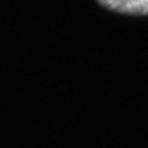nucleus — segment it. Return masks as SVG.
Wrapping results in <instances>:
<instances>
[{"label": "nucleus", "instance_id": "f257e3e1", "mask_svg": "<svg viewBox=\"0 0 148 148\" xmlns=\"http://www.w3.org/2000/svg\"><path fill=\"white\" fill-rule=\"evenodd\" d=\"M97 1L105 9L116 13L134 14V16L148 14V0H97Z\"/></svg>", "mask_w": 148, "mask_h": 148}]
</instances>
